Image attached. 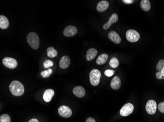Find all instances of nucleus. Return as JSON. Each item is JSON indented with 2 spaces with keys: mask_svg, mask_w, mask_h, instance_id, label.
<instances>
[{
  "mask_svg": "<svg viewBox=\"0 0 164 122\" xmlns=\"http://www.w3.org/2000/svg\"><path fill=\"white\" fill-rule=\"evenodd\" d=\"M27 41L29 46L34 50H37L40 46V39L36 33L31 32L27 36Z\"/></svg>",
  "mask_w": 164,
  "mask_h": 122,
  "instance_id": "nucleus-2",
  "label": "nucleus"
},
{
  "mask_svg": "<svg viewBox=\"0 0 164 122\" xmlns=\"http://www.w3.org/2000/svg\"><path fill=\"white\" fill-rule=\"evenodd\" d=\"M134 111V106L131 103H127L123 106L120 111V114L122 116H127L132 113Z\"/></svg>",
  "mask_w": 164,
  "mask_h": 122,
  "instance_id": "nucleus-7",
  "label": "nucleus"
},
{
  "mask_svg": "<svg viewBox=\"0 0 164 122\" xmlns=\"http://www.w3.org/2000/svg\"><path fill=\"white\" fill-rule=\"evenodd\" d=\"M43 67H44V68H49V67L53 66V62L51 61V60H46V61L43 62Z\"/></svg>",
  "mask_w": 164,
  "mask_h": 122,
  "instance_id": "nucleus-26",
  "label": "nucleus"
},
{
  "mask_svg": "<svg viewBox=\"0 0 164 122\" xmlns=\"http://www.w3.org/2000/svg\"><path fill=\"white\" fill-rule=\"evenodd\" d=\"M9 89L12 94L15 96H20L24 93V87L22 83L18 81H13L10 83Z\"/></svg>",
  "mask_w": 164,
  "mask_h": 122,
  "instance_id": "nucleus-1",
  "label": "nucleus"
},
{
  "mask_svg": "<svg viewBox=\"0 0 164 122\" xmlns=\"http://www.w3.org/2000/svg\"><path fill=\"white\" fill-rule=\"evenodd\" d=\"M126 39L130 42H136L139 41L140 36L136 30L134 29H129L126 33Z\"/></svg>",
  "mask_w": 164,
  "mask_h": 122,
  "instance_id": "nucleus-4",
  "label": "nucleus"
},
{
  "mask_svg": "<svg viewBox=\"0 0 164 122\" xmlns=\"http://www.w3.org/2000/svg\"><path fill=\"white\" fill-rule=\"evenodd\" d=\"M0 122H10L9 116L6 114H3L0 116Z\"/></svg>",
  "mask_w": 164,
  "mask_h": 122,
  "instance_id": "nucleus-24",
  "label": "nucleus"
},
{
  "mask_svg": "<svg viewBox=\"0 0 164 122\" xmlns=\"http://www.w3.org/2000/svg\"><path fill=\"white\" fill-rule=\"evenodd\" d=\"M121 86V80L117 76H114L111 82V87L114 90H117L119 89Z\"/></svg>",
  "mask_w": 164,
  "mask_h": 122,
  "instance_id": "nucleus-16",
  "label": "nucleus"
},
{
  "mask_svg": "<svg viewBox=\"0 0 164 122\" xmlns=\"http://www.w3.org/2000/svg\"><path fill=\"white\" fill-rule=\"evenodd\" d=\"M109 4L108 1H99L97 5V10L99 12H102L107 10L109 7Z\"/></svg>",
  "mask_w": 164,
  "mask_h": 122,
  "instance_id": "nucleus-17",
  "label": "nucleus"
},
{
  "mask_svg": "<svg viewBox=\"0 0 164 122\" xmlns=\"http://www.w3.org/2000/svg\"><path fill=\"white\" fill-rule=\"evenodd\" d=\"M140 5H141V8L142 9V10L145 11H149L151 7V4L148 0L141 1Z\"/></svg>",
  "mask_w": 164,
  "mask_h": 122,
  "instance_id": "nucleus-20",
  "label": "nucleus"
},
{
  "mask_svg": "<svg viewBox=\"0 0 164 122\" xmlns=\"http://www.w3.org/2000/svg\"><path fill=\"white\" fill-rule=\"evenodd\" d=\"M123 3L126 4H131L133 3V0H123Z\"/></svg>",
  "mask_w": 164,
  "mask_h": 122,
  "instance_id": "nucleus-30",
  "label": "nucleus"
},
{
  "mask_svg": "<svg viewBox=\"0 0 164 122\" xmlns=\"http://www.w3.org/2000/svg\"><path fill=\"white\" fill-rule=\"evenodd\" d=\"M53 72V70L51 68H49L47 70H44V71H42L41 73V76L42 77H43V78H48L51 74Z\"/></svg>",
  "mask_w": 164,
  "mask_h": 122,
  "instance_id": "nucleus-23",
  "label": "nucleus"
},
{
  "mask_svg": "<svg viewBox=\"0 0 164 122\" xmlns=\"http://www.w3.org/2000/svg\"><path fill=\"white\" fill-rule=\"evenodd\" d=\"M73 93L77 97L82 98L85 96L86 91L83 87L81 86H77L74 88L73 89Z\"/></svg>",
  "mask_w": 164,
  "mask_h": 122,
  "instance_id": "nucleus-14",
  "label": "nucleus"
},
{
  "mask_svg": "<svg viewBox=\"0 0 164 122\" xmlns=\"http://www.w3.org/2000/svg\"><path fill=\"white\" fill-rule=\"evenodd\" d=\"M161 73L162 75H163V77H164V68H163V70H162Z\"/></svg>",
  "mask_w": 164,
  "mask_h": 122,
  "instance_id": "nucleus-33",
  "label": "nucleus"
},
{
  "mask_svg": "<svg viewBox=\"0 0 164 122\" xmlns=\"http://www.w3.org/2000/svg\"><path fill=\"white\" fill-rule=\"evenodd\" d=\"M28 122H38V121L37 119L34 118V119H32L30 120Z\"/></svg>",
  "mask_w": 164,
  "mask_h": 122,
  "instance_id": "nucleus-32",
  "label": "nucleus"
},
{
  "mask_svg": "<svg viewBox=\"0 0 164 122\" xmlns=\"http://www.w3.org/2000/svg\"><path fill=\"white\" fill-rule=\"evenodd\" d=\"M55 92L52 89H47L44 92L43 99L46 102H49L54 95Z\"/></svg>",
  "mask_w": 164,
  "mask_h": 122,
  "instance_id": "nucleus-13",
  "label": "nucleus"
},
{
  "mask_svg": "<svg viewBox=\"0 0 164 122\" xmlns=\"http://www.w3.org/2000/svg\"><path fill=\"white\" fill-rule=\"evenodd\" d=\"M104 74L107 77H111L114 74V71L113 70H107L105 71Z\"/></svg>",
  "mask_w": 164,
  "mask_h": 122,
  "instance_id": "nucleus-27",
  "label": "nucleus"
},
{
  "mask_svg": "<svg viewBox=\"0 0 164 122\" xmlns=\"http://www.w3.org/2000/svg\"></svg>",
  "mask_w": 164,
  "mask_h": 122,
  "instance_id": "nucleus-34",
  "label": "nucleus"
},
{
  "mask_svg": "<svg viewBox=\"0 0 164 122\" xmlns=\"http://www.w3.org/2000/svg\"><path fill=\"white\" fill-rule=\"evenodd\" d=\"M109 64L110 66L113 68H117L119 65V60H117L116 57H113L110 60Z\"/></svg>",
  "mask_w": 164,
  "mask_h": 122,
  "instance_id": "nucleus-22",
  "label": "nucleus"
},
{
  "mask_svg": "<svg viewBox=\"0 0 164 122\" xmlns=\"http://www.w3.org/2000/svg\"><path fill=\"white\" fill-rule=\"evenodd\" d=\"M47 56L50 58H55L58 55V52L53 47H50L47 49Z\"/></svg>",
  "mask_w": 164,
  "mask_h": 122,
  "instance_id": "nucleus-21",
  "label": "nucleus"
},
{
  "mask_svg": "<svg viewBox=\"0 0 164 122\" xmlns=\"http://www.w3.org/2000/svg\"><path fill=\"white\" fill-rule=\"evenodd\" d=\"M9 21L7 18L4 15L0 16V28L1 29H7L9 26Z\"/></svg>",
  "mask_w": 164,
  "mask_h": 122,
  "instance_id": "nucleus-18",
  "label": "nucleus"
},
{
  "mask_svg": "<svg viewBox=\"0 0 164 122\" xmlns=\"http://www.w3.org/2000/svg\"><path fill=\"white\" fill-rule=\"evenodd\" d=\"M86 122H96L95 121V120L94 119V118H91V117H89V118H88L86 120Z\"/></svg>",
  "mask_w": 164,
  "mask_h": 122,
  "instance_id": "nucleus-31",
  "label": "nucleus"
},
{
  "mask_svg": "<svg viewBox=\"0 0 164 122\" xmlns=\"http://www.w3.org/2000/svg\"><path fill=\"white\" fill-rule=\"evenodd\" d=\"M108 37L115 44H119L122 42V39L119 34L114 31H111L109 33Z\"/></svg>",
  "mask_w": 164,
  "mask_h": 122,
  "instance_id": "nucleus-10",
  "label": "nucleus"
},
{
  "mask_svg": "<svg viewBox=\"0 0 164 122\" xmlns=\"http://www.w3.org/2000/svg\"><path fill=\"white\" fill-rule=\"evenodd\" d=\"M70 64V60L68 56H63L60 59L59 65L62 69H66L69 67Z\"/></svg>",
  "mask_w": 164,
  "mask_h": 122,
  "instance_id": "nucleus-12",
  "label": "nucleus"
},
{
  "mask_svg": "<svg viewBox=\"0 0 164 122\" xmlns=\"http://www.w3.org/2000/svg\"><path fill=\"white\" fill-rule=\"evenodd\" d=\"M156 76L157 77V78L158 79H161L163 77V75L162 74L161 72H157L156 74Z\"/></svg>",
  "mask_w": 164,
  "mask_h": 122,
  "instance_id": "nucleus-29",
  "label": "nucleus"
},
{
  "mask_svg": "<svg viewBox=\"0 0 164 122\" xmlns=\"http://www.w3.org/2000/svg\"><path fill=\"white\" fill-rule=\"evenodd\" d=\"M2 62L4 66L10 69L16 68L18 65L17 61L11 57H5L2 60Z\"/></svg>",
  "mask_w": 164,
  "mask_h": 122,
  "instance_id": "nucleus-5",
  "label": "nucleus"
},
{
  "mask_svg": "<svg viewBox=\"0 0 164 122\" xmlns=\"http://www.w3.org/2000/svg\"><path fill=\"white\" fill-rule=\"evenodd\" d=\"M164 68V60L161 59L159 61L157 65H156V70L158 72H161L162 70Z\"/></svg>",
  "mask_w": 164,
  "mask_h": 122,
  "instance_id": "nucleus-25",
  "label": "nucleus"
},
{
  "mask_svg": "<svg viewBox=\"0 0 164 122\" xmlns=\"http://www.w3.org/2000/svg\"><path fill=\"white\" fill-rule=\"evenodd\" d=\"M101 72L97 69L92 70L89 73V80L92 86H96L99 84L101 78Z\"/></svg>",
  "mask_w": 164,
  "mask_h": 122,
  "instance_id": "nucleus-3",
  "label": "nucleus"
},
{
  "mask_svg": "<svg viewBox=\"0 0 164 122\" xmlns=\"http://www.w3.org/2000/svg\"><path fill=\"white\" fill-rule=\"evenodd\" d=\"M98 52L95 48H91L86 52V59L87 61H91L93 60L97 55Z\"/></svg>",
  "mask_w": 164,
  "mask_h": 122,
  "instance_id": "nucleus-15",
  "label": "nucleus"
},
{
  "mask_svg": "<svg viewBox=\"0 0 164 122\" xmlns=\"http://www.w3.org/2000/svg\"><path fill=\"white\" fill-rule=\"evenodd\" d=\"M108 58V55L107 54L103 53V54L100 55L98 56V58H97L96 62L97 64H98L99 65H104L107 62Z\"/></svg>",
  "mask_w": 164,
  "mask_h": 122,
  "instance_id": "nucleus-19",
  "label": "nucleus"
},
{
  "mask_svg": "<svg viewBox=\"0 0 164 122\" xmlns=\"http://www.w3.org/2000/svg\"><path fill=\"white\" fill-rule=\"evenodd\" d=\"M145 109L147 112L149 114L153 115L155 113L157 109V104L156 102L153 100H150L147 102L145 106Z\"/></svg>",
  "mask_w": 164,
  "mask_h": 122,
  "instance_id": "nucleus-6",
  "label": "nucleus"
},
{
  "mask_svg": "<svg viewBox=\"0 0 164 122\" xmlns=\"http://www.w3.org/2000/svg\"><path fill=\"white\" fill-rule=\"evenodd\" d=\"M118 20L119 17L117 15L116 13H113L108 22L103 25V28L104 29H108L112 24L117 23L118 21Z\"/></svg>",
  "mask_w": 164,
  "mask_h": 122,
  "instance_id": "nucleus-11",
  "label": "nucleus"
},
{
  "mask_svg": "<svg viewBox=\"0 0 164 122\" xmlns=\"http://www.w3.org/2000/svg\"><path fill=\"white\" fill-rule=\"evenodd\" d=\"M159 110L160 112L164 113V102H161L159 103L158 106Z\"/></svg>",
  "mask_w": 164,
  "mask_h": 122,
  "instance_id": "nucleus-28",
  "label": "nucleus"
},
{
  "mask_svg": "<svg viewBox=\"0 0 164 122\" xmlns=\"http://www.w3.org/2000/svg\"><path fill=\"white\" fill-rule=\"evenodd\" d=\"M78 30L75 26H68L65 28L63 31V35L65 37H72L75 36L77 33Z\"/></svg>",
  "mask_w": 164,
  "mask_h": 122,
  "instance_id": "nucleus-9",
  "label": "nucleus"
},
{
  "mask_svg": "<svg viewBox=\"0 0 164 122\" xmlns=\"http://www.w3.org/2000/svg\"><path fill=\"white\" fill-rule=\"evenodd\" d=\"M58 113L60 116L65 118H69L72 114L70 108L66 106H60L58 109Z\"/></svg>",
  "mask_w": 164,
  "mask_h": 122,
  "instance_id": "nucleus-8",
  "label": "nucleus"
}]
</instances>
